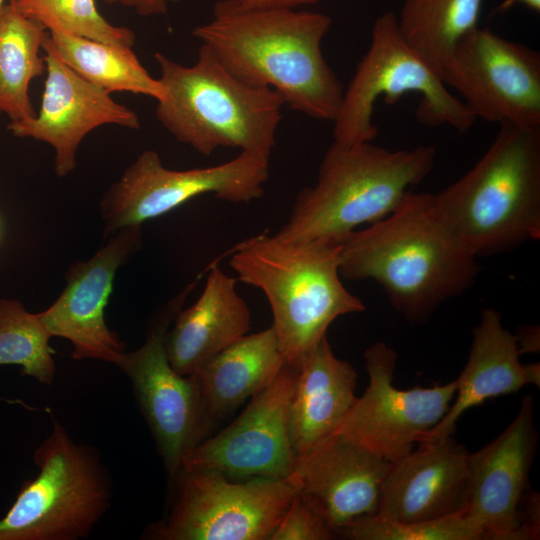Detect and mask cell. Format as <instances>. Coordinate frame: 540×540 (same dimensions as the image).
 I'll return each instance as SVG.
<instances>
[{
  "mask_svg": "<svg viewBox=\"0 0 540 540\" xmlns=\"http://www.w3.org/2000/svg\"><path fill=\"white\" fill-rule=\"evenodd\" d=\"M24 16L42 24L49 32L85 37L133 47L134 32L109 23L94 0H13Z\"/></svg>",
  "mask_w": 540,
  "mask_h": 540,
  "instance_id": "obj_28",
  "label": "cell"
},
{
  "mask_svg": "<svg viewBox=\"0 0 540 540\" xmlns=\"http://www.w3.org/2000/svg\"><path fill=\"white\" fill-rule=\"evenodd\" d=\"M435 157V148L428 145L392 151L372 142H333L315 184L298 193L276 234L341 243L358 226L391 214L409 189L429 175Z\"/></svg>",
  "mask_w": 540,
  "mask_h": 540,
  "instance_id": "obj_5",
  "label": "cell"
},
{
  "mask_svg": "<svg viewBox=\"0 0 540 540\" xmlns=\"http://www.w3.org/2000/svg\"><path fill=\"white\" fill-rule=\"evenodd\" d=\"M337 536L350 540H479L483 531L466 512L416 522L372 515L351 522Z\"/></svg>",
  "mask_w": 540,
  "mask_h": 540,
  "instance_id": "obj_29",
  "label": "cell"
},
{
  "mask_svg": "<svg viewBox=\"0 0 540 540\" xmlns=\"http://www.w3.org/2000/svg\"><path fill=\"white\" fill-rule=\"evenodd\" d=\"M142 225H130L108 236L85 261H75L65 275V287L55 302L40 312L51 336L69 340L72 357L116 364L125 344L105 322V308L119 267L141 248Z\"/></svg>",
  "mask_w": 540,
  "mask_h": 540,
  "instance_id": "obj_15",
  "label": "cell"
},
{
  "mask_svg": "<svg viewBox=\"0 0 540 540\" xmlns=\"http://www.w3.org/2000/svg\"><path fill=\"white\" fill-rule=\"evenodd\" d=\"M196 283L197 279L163 304L152 317L142 346L125 351L115 364L132 384L169 479L180 470L187 454L204 440L212 423L196 376L177 373L165 349L166 334Z\"/></svg>",
  "mask_w": 540,
  "mask_h": 540,
  "instance_id": "obj_11",
  "label": "cell"
},
{
  "mask_svg": "<svg viewBox=\"0 0 540 540\" xmlns=\"http://www.w3.org/2000/svg\"><path fill=\"white\" fill-rule=\"evenodd\" d=\"M236 281L213 266L199 298L176 315L166 334L165 349L180 375H194L248 333L251 312L236 290Z\"/></svg>",
  "mask_w": 540,
  "mask_h": 540,
  "instance_id": "obj_21",
  "label": "cell"
},
{
  "mask_svg": "<svg viewBox=\"0 0 540 540\" xmlns=\"http://www.w3.org/2000/svg\"><path fill=\"white\" fill-rule=\"evenodd\" d=\"M51 44L63 63L109 94L130 92L161 100L165 90L140 63L132 47L85 37L49 32Z\"/></svg>",
  "mask_w": 540,
  "mask_h": 540,
  "instance_id": "obj_25",
  "label": "cell"
},
{
  "mask_svg": "<svg viewBox=\"0 0 540 540\" xmlns=\"http://www.w3.org/2000/svg\"><path fill=\"white\" fill-rule=\"evenodd\" d=\"M107 4H121L133 8L141 16L163 15L169 0H104Z\"/></svg>",
  "mask_w": 540,
  "mask_h": 540,
  "instance_id": "obj_32",
  "label": "cell"
},
{
  "mask_svg": "<svg viewBox=\"0 0 540 540\" xmlns=\"http://www.w3.org/2000/svg\"><path fill=\"white\" fill-rule=\"evenodd\" d=\"M165 95L156 118L179 142L204 156L235 148L270 159L282 119V98L271 88L245 84L201 44L192 66L154 54Z\"/></svg>",
  "mask_w": 540,
  "mask_h": 540,
  "instance_id": "obj_6",
  "label": "cell"
},
{
  "mask_svg": "<svg viewBox=\"0 0 540 540\" xmlns=\"http://www.w3.org/2000/svg\"><path fill=\"white\" fill-rule=\"evenodd\" d=\"M51 334L40 312L14 299H0V365H18L21 374L50 385L55 377Z\"/></svg>",
  "mask_w": 540,
  "mask_h": 540,
  "instance_id": "obj_27",
  "label": "cell"
},
{
  "mask_svg": "<svg viewBox=\"0 0 540 540\" xmlns=\"http://www.w3.org/2000/svg\"><path fill=\"white\" fill-rule=\"evenodd\" d=\"M357 373L338 358L325 336L298 370L289 407L296 458L333 434L356 399Z\"/></svg>",
  "mask_w": 540,
  "mask_h": 540,
  "instance_id": "obj_22",
  "label": "cell"
},
{
  "mask_svg": "<svg viewBox=\"0 0 540 540\" xmlns=\"http://www.w3.org/2000/svg\"><path fill=\"white\" fill-rule=\"evenodd\" d=\"M468 454L452 435L418 444L416 450L391 463L375 515L416 522L466 512Z\"/></svg>",
  "mask_w": 540,
  "mask_h": 540,
  "instance_id": "obj_19",
  "label": "cell"
},
{
  "mask_svg": "<svg viewBox=\"0 0 540 540\" xmlns=\"http://www.w3.org/2000/svg\"><path fill=\"white\" fill-rule=\"evenodd\" d=\"M391 463L334 432L296 458L291 479L337 536L351 522L378 512Z\"/></svg>",
  "mask_w": 540,
  "mask_h": 540,
  "instance_id": "obj_18",
  "label": "cell"
},
{
  "mask_svg": "<svg viewBox=\"0 0 540 540\" xmlns=\"http://www.w3.org/2000/svg\"><path fill=\"white\" fill-rule=\"evenodd\" d=\"M47 31L22 15L13 0L4 4L0 13V112L13 122L36 116L29 86L46 71L45 56L40 52Z\"/></svg>",
  "mask_w": 540,
  "mask_h": 540,
  "instance_id": "obj_24",
  "label": "cell"
},
{
  "mask_svg": "<svg viewBox=\"0 0 540 540\" xmlns=\"http://www.w3.org/2000/svg\"><path fill=\"white\" fill-rule=\"evenodd\" d=\"M43 51L46 81L38 114L24 121H10L16 137L48 143L55 150V172L64 177L76 168L77 150L95 128L113 124L141 127L139 116L115 102L110 94L82 78L57 56L47 31Z\"/></svg>",
  "mask_w": 540,
  "mask_h": 540,
  "instance_id": "obj_17",
  "label": "cell"
},
{
  "mask_svg": "<svg viewBox=\"0 0 540 540\" xmlns=\"http://www.w3.org/2000/svg\"><path fill=\"white\" fill-rule=\"evenodd\" d=\"M517 4H524L533 11L540 12V0H503L499 4L497 12L504 13Z\"/></svg>",
  "mask_w": 540,
  "mask_h": 540,
  "instance_id": "obj_34",
  "label": "cell"
},
{
  "mask_svg": "<svg viewBox=\"0 0 540 540\" xmlns=\"http://www.w3.org/2000/svg\"><path fill=\"white\" fill-rule=\"evenodd\" d=\"M38 475L21 486L0 519V540H78L107 512L111 480L100 454L55 422L35 449Z\"/></svg>",
  "mask_w": 540,
  "mask_h": 540,
  "instance_id": "obj_7",
  "label": "cell"
},
{
  "mask_svg": "<svg viewBox=\"0 0 540 540\" xmlns=\"http://www.w3.org/2000/svg\"><path fill=\"white\" fill-rule=\"evenodd\" d=\"M331 23L321 12L240 9L220 0L212 20L192 34L240 81L273 89L308 117L334 121L344 89L321 49Z\"/></svg>",
  "mask_w": 540,
  "mask_h": 540,
  "instance_id": "obj_2",
  "label": "cell"
},
{
  "mask_svg": "<svg viewBox=\"0 0 540 540\" xmlns=\"http://www.w3.org/2000/svg\"><path fill=\"white\" fill-rule=\"evenodd\" d=\"M269 159L240 151L215 166L166 168L157 152L143 151L112 184L100 202L104 237L120 228L142 225L203 194L232 203H249L264 193Z\"/></svg>",
  "mask_w": 540,
  "mask_h": 540,
  "instance_id": "obj_10",
  "label": "cell"
},
{
  "mask_svg": "<svg viewBox=\"0 0 540 540\" xmlns=\"http://www.w3.org/2000/svg\"><path fill=\"white\" fill-rule=\"evenodd\" d=\"M169 481L168 512L146 528V539L270 540L298 494L291 478L233 479L182 468Z\"/></svg>",
  "mask_w": 540,
  "mask_h": 540,
  "instance_id": "obj_9",
  "label": "cell"
},
{
  "mask_svg": "<svg viewBox=\"0 0 540 540\" xmlns=\"http://www.w3.org/2000/svg\"><path fill=\"white\" fill-rule=\"evenodd\" d=\"M483 0H405L396 14L405 41L439 74L457 43L477 27Z\"/></svg>",
  "mask_w": 540,
  "mask_h": 540,
  "instance_id": "obj_26",
  "label": "cell"
},
{
  "mask_svg": "<svg viewBox=\"0 0 540 540\" xmlns=\"http://www.w3.org/2000/svg\"><path fill=\"white\" fill-rule=\"evenodd\" d=\"M1 113V112H0Z\"/></svg>",
  "mask_w": 540,
  "mask_h": 540,
  "instance_id": "obj_36",
  "label": "cell"
},
{
  "mask_svg": "<svg viewBox=\"0 0 540 540\" xmlns=\"http://www.w3.org/2000/svg\"><path fill=\"white\" fill-rule=\"evenodd\" d=\"M364 359L368 386L335 432L395 462L444 417L455 395L456 380L397 389L393 384L397 354L391 347L376 342L364 351Z\"/></svg>",
  "mask_w": 540,
  "mask_h": 540,
  "instance_id": "obj_13",
  "label": "cell"
},
{
  "mask_svg": "<svg viewBox=\"0 0 540 540\" xmlns=\"http://www.w3.org/2000/svg\"><path fill=\"white\" fill-rule=\"evenodd\" d=\"M4 1H5V0H0V13H1V10H2V8H3V6H4Z\"/></svg>",
  "mask_w": 540,
  "mask_h": 540,
  "instance_id": "obj_35",
  "label": "cell"
},
{
  "mask_svg": "<svg viewBox=\"0 0 540 540\" xmlns=\"http://www.w3.org/2000/svg\"><path fill=\"white\" fill-rule=\"evenodd\" d=\"M514 337L520 354L539 351V327H521Z\"/></svg>",
  "mask_w": 540,
  "mask_h": 540,
  "instance_id": "obj_33",
  "label": "cell"
},
{
  "mask_svg": "<svg viewBox=\"0 0 540 540\" xmlns=\"http://www.w3.org/2000/svg\"><path fill=\"white\" fill-rule=\"evenodd\" d=\"M508 427L480 450L468 454L469 494L466 514L481 527L483 539L527 540L520 507L538 443L534 401L522 398Z\"/></svg>",
  "mask_w": 540,
  "mask_h": 540,
  "instance_id": "obj_16",
  "label": "cell"
},
{
  "mask_svg": "<svg viewBox=\"0 0 540 540\" xmlns=\"http://www.w3.org/2000/svg\"><path fill=\"white\" fill-rule=\"evenodd\" d=\"M520 355L514 335L502 325L500 313L492 308L484 309L472 330L467 363L455 379L454 401L417 444L453 435L461 415L487 399L516 393L529 384L539 386V363L523 364Z\"/></svg>",
  "mask_w": 540,
  "mask_h": 540,
  "instance_id": "obj_20",
  "label": "cell"
},
{
  "mask_svg": "<svg viewBox=\"0 0 540 540\" xmlns=\"http://www.w3.org/2000/svg\"><path fill=\"white\" fill-rule=\"evenodd\" d=\"M499 126L474 167L432 194L441 218L477 258L540 238V127Z\"/></svg>",
  "mask_w": 540,
  "mask_h": 540,
  "instance_id": "obj_4",
  "label": "cell"
},
{
  "mask_svg": "<svg viewBox=\"0 0 540 540\" xmlns=\"http://www.w3.org/2000/svg\"><path fill=\"white\" fill-rule=\"evenodd\" d=\"M339 259L341 277L376 281L412 323L426 322L442 303L473 287L480 270L477 257L437 212L432 194L411 191L391 214L349 233Z\"/></svg>",
  "mask_w": 540,
  "mask_h": 540,
  "instance_id": "obj_1",
  "label": "cell"
},
{
  "mask_svg": "<svg viewBox=\"0 0 540 540\" xmlns=\"http://www.w3.org/2000/svg\"><path fill=\"white\" fill-rule=\"evenodd\" d=\"M286 362L273 326L246 334L194 375L211 422L220 420L269 386Z\"/></svg>",
  "mask_w": 540,
  "mask_h": 540,
  "instance_id": "obj_23",
  "label": "cell"
},
{
  "mask_svg": "<svg viewBox=\"0 0 540 540\" xmlns=\"http://www.w3.org/2000/svg\"><path fill=\"white\" fill-rule=\"evenodd\" d=\"M477 118L540 127V53L478 26L455 46L441 72Z\"/></svg>",
  "mask_w": 540,
  "mask_h": 540,
  "instance_id": "obj_12",
  "label": "cell"
},
{
  "mask_svg": "<svg viewBox=\"0 0 540 540\" xmlns=\"http://www.w3.org/2000/svg\"><path fill=\"white\" fill-rule=\"evenodd\" d=\"M340 247L341 243L263 233L232 251L230 267L239 281L266 296L280 350L296 370L338 317L365 310L341 281Z\"/></svg>",
  "mask_w": 540,
  "mask_h": 540,
  "instance_id": "obj_3",
  "label": "cell"
},
{
  "mask_svg": "<svg viewBox=\"0 0 540 540\" xmlns=\"http://www.w3.org/2000/svg\"><path fill=\"white\" fill-rule=\"evenodd\" d=\"M297 373L285 364L231 424L197 444L180 469L209 470L233 479H290L296 456L289 433V407Z\"/></svg>",
  "mask_w": 540,
  "mask_h": 540,
  "instance_id": "obj_14",
  "label": "cell"
},
{
  "mask_svg": "<svg viewBox=\"0 0 540 540\" xmlns=\"http://www.w3.org/2000/svg\"><path fill=\"white\" fill-rule=\"evenodd\" d=\"M230 6L240 9L296 8L312 5L320 0H223Z\"/></svg>",
  "mask_w": 540,
  "mask_h": 540,
  "instance_id": "obj_31",
  "label": "cell"
},
{
  "mask_svg": "<svg viewBox=\"0 0 540 540\" xmlns=\"http://www.w3.org/2000/svg\"><path fill=\"white\" fill-rule=\"evenodd\" d=\"M335 537L323 518L297 494L270 540H330Z\"/></svg>",
  "mask_w": 540,
  "mask_h": 540,
  "instance_id": "obj_30",
  "label": "cell"
},
{
  "mask_svg": "<svg viewBox=\"0 0 540 540\" xmlns=\"http://www.w3.org/2000/svg\"><path fill=\"white\" fill-rule=\"evenodd\" d=\"M405 93H419L417 118L425 125H449L466 132L475 117L460 98L449 92L430 65L405 41L396 13L386 11L372 27L370 46L344 90L335 118L333 142L354 145L372 142L378 134L372 116L381 96L393 103Z\"/></svg>",
  "mask_w": 540,
  "mask_h": 540,
  "instance_id": "obj_8",
  "label": "cell"
}]
</instances>
